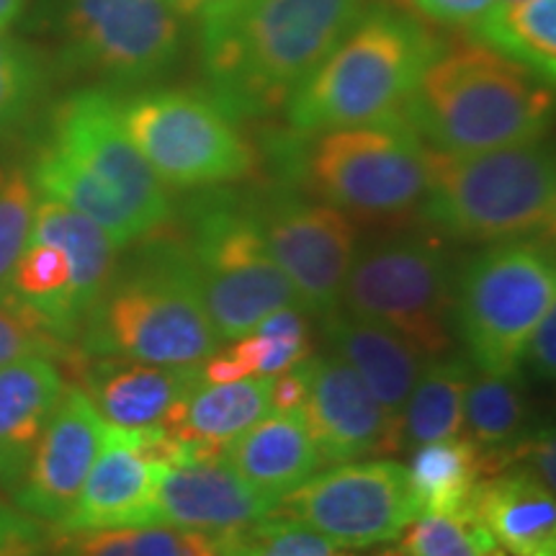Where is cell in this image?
Returning a JSON list of instances; mask_svg holds the SVG:
<instances>
[{"label":"cell","instance_id":"obj_10","mask_svg":"<svg viewBox=\"0 0 556 556\" xmlns=\"http://www.w3.org/2000/svg\"><path fill=\"white\" fill-rule=\"evenodd\" d=\"M454 258L435 235H397L356 255L340 302L384 325L426 361L454 351Z\"/></svg>","mask_w":556,"mask_h":556},{"label":"cell","instance_id":"obj_8","mask_svg":"<svg viewBox=\"0 0 556 556\" xmlns=\"http://www.w3.org/2000/svg\"><path fill=\"white\" fill-rule=\"evenodd\" d=\"M47 21L67 73L103 86H157L180 65L189 24L168 0H47Z\"/></svg>","mask_w":556,"mask_h":556},{"label":"cell","instance_id":"obj_42","mask_svg":"<svg viewBox=\"0 0 556 556\" xmlns=\"http://www.w3.org/2000/svg\"><path fill=\"white\" fill-rule=\"evenodd\" d=\"M26 0H0V29H9L24 11Z\"/></svg>","mask_w":556,"mask_h":556},{"label":"cell","instance_id":"obj_31","mask_svg":"<svg viewBox=\"0 0 556 556\" xmlns=\"http://www.w3.org/2000/svg\"><path fill=\"white\" fill-rule=\"evenodd\" d=\"M47 88V65L41 54L0 29V135L21 127Z\"/></svg>","mask_w":556,"mask_h":556},{"label":"cell","instance_id":"obj_23","mask_svg":"<svg viewBox=\"0 0 556 556\" xmlns=\"http://www.w3.org/2000/svg\"><path fill=\"white\" fill-rule=\"evenodd\" d=\"M471 513L505 552L516 556H556L554 492L523 471H497L477 486Z\"/></svg>","mask_w":556,"mask_h":556},{"label":"cell","instance_id":"obj_13","mask_svg":"<svg viewBox=\"0 0 556 556\" xmlns=\"http://www.w3.org/2000/svg\"><path fill=\"white\" fill-rule=\"evenodd\" d=\"M274 516L294 520L340 548L397 541L417 518L407 467L389 458L336 464L312 475L274 505Z\"/></svg>","mask_w":556,"mask_h":556},{"label":"cell","instance_id":"obj_4","mask_svg":"<svg viewBox=\"0 0 556 556\" xmlns=\"http://www.w3.org/2000/svg\"><path fill=\"white\" fill-rule=\"evenodd\" d=\"M552 88L475 39L441 45L417 78L402 119L441 152L536 142L552 122Z\"/></svg>","mask_w":556,"mask_h":556},{"label":"cell","instance_id":"obj_25","mask_svg":"<svg viewBox=\"0 0 556 556\" xmlns=\"http://www.w3.org/2000/svg\"><path fill=\"white\" fill-rule=\"evenodd\" d=\"M486 477V456L467 435L422 443L407 467L409 495L417 516L471 513L477 486Z\"/></svg>","mask_w":556,"mask_h":556},{"label":"cell","instance_id":"obj_35","mask_svg":"<svg viewBox=\"0 0 556 556\" xmlns=\"http://www.w3.org/2000/svg\"><path fill=\"white\" fill-rule=\"evenodd\" d=\"M26 356H45L52 361H67V364H80L83 353H75L73 345L47 336L29 323L0 307V366Z\"/></svg>","mask_w":556,"mask_h":556},{"label":"cell","instance_id":"obj_43","mask_svg":"<svg viewBox=\"0 0 556 556\" xmlns=\"http://www.w3.org/2000/svg\"><path fill=\"white\" fill-rule=\"evenodd\" d=\"M332 556H336V554H332ZM340 556H345V554H340ZM377 556H407V554L402 552V548H387V552H381Z\"/></svg>","mask_w":556,"mask_h":556},{"label":"cell","instance_id":"obj_19","mask_svg":"<svg viewBox=\"0 0 556 556\" xmlns=\"http://www.w3.org/2000/svg\"><path fill=\"white\" fill-rule=\"evenodd\" d=\"M83 392L101 417L119 428L163 426V420L204 381L201 364L155 366L99 358L80 368Z\"/></svg>","mask_w":556,"mask_h":556},{"label":"cell","instance_id":"obj_6","mask_svg":"<svg viewBox=\"0 0 556 556\" xmlns=\"http://www.w3.org/2000/svg\"><path fill=\"white\" fill-rule=\"evenodd\" d=\"M420 217L469 242L552 238L556 168L544 139L482 152L428 148Z\"/></svg>","mask_w":556,"mask_h":556},{"label":"cell","instance_id":"obj_7","mask_svg":"<svg viewBox=\"0 0 556 556\" xmlns=\"http://www.w3.org/2000/svg\"><path fill=\"white\" fill-rule=\"evenodd\" d=\"M556 304L552 238L492 242L456 274L454 330L469 364L484 374H516L546 312Z\"/></svg>","mask_w":556,"mask_h":556},{"label":"cell","instance_id":"obj_27","mask_svg":"<svg viewBox=\"0 0 556 556\" xmlns=\"http://www.w3.org/2000/svg\"><path fill=\"white\" fill-rule=\"evenodd\" d=\"M29 238L54 242L65 250L70 263H73L78 299L86 315H90L106 291L111 276H114L116 253H119L114 240L86 214L75 212V208L50 197L37 199Z\"/></svg>","mask_w":556,"mask_h":556},{"label":"cell","instance_id":"obj_30","mask_svg":"<svg viewBox=\"0 0 556 556\" xmlns=\"http://www.w3.org/2000/svg\"><path fill=\"white\" fill-rule=\"evenodd\" d=\"M31 170L13 160H0V307L11 312V274L26 248L37 208Z\"/></svg>","mask_w":556,"mask_h":556},{"label":"cell","instance_id":"obj_20","mask_svg":"<svg viewBox=\"0 0 556 556\" xmlns=\"http://www.w3.org/2000/svg\"><path fill=\"white\" fill-rule=\"evenodd\" d=\"M323 325L332 353L366 381L389 420L402 430V413L409 392L428 361L394 330L351 315L348 309H332L323 315Z\"/></svg>","mask_w":556,"mask_h":556},{"label":"cell","instance_id":"obj_38","mask_svg":"<svg viewBox=\"0 0 556 556\" xmlns=\"http://www.w3.org/2000/svg\"><path fill=\"white\" fill-rule=\"evenodd\" d=\"M556 309L546 312V317L541 319L539 328L533 330V336L528 338V345L523 351V361L520 368L526 366V371L533 379L552 384L554 381V366H556Z\"/></svg>","mask_w":556,"mask_h":556},{"label":"cell","instance_id":"obj_1","mask_svg":"<svg viewBox=\"0 0 556 556\" xmlns=\"http://www.w3.org/2000/svg\"><path fill=\"white\" fill-rule=\"evenodd\" d=\"M366 0H222L199 16L208 96L235 119L287 109Z\"/></svg>","mask_w":556,"mask_h":556},{"label":"cell","instance_id":"obj_41","mask_svg":"<svg viewBox=\"0 0 556 556\" xmlns=\"http://www.w3.org/2000/svg\"><path fill=\"white\" fill-rule=\"evenodd\" d=\"M168 3L178 13H184L186 18H191V16H201V13L212 9V5L222 3V0H168Z\"/></svg>","mask_w":556,"mask_h":556},{"label":"cell","instance_id":"obj_12","mask_svg":"<svg viewBox=\"0 0 556 556\" xmlns=\"http://www.w3.org/2000/svg\"><path fill=\"white\" fill-rule=\"evenodd\" d=\"M304 178L348 217H405L426 199L428 144L405 119L323 131L304 152Z\"/></svg>","mask_w":556,"mask_h":556},{"label":"cell","instance_id":"obj_28","mask_svg":"<svg viewBox=\"0 0 556 556\" xmlns=\"http://www.w3.org/2000/svg\"><path fill=\"white\" fill-rule=\"evenodd\" d=\"M475 366L464 356L433 358L422 366L413 392L402 413V441L407 446L443 441L462 435L464 430V400Z\"/></svg>","mask_w":556,"mask_h":556},{"label":"cell","instance_id":"obj_21","mask_svg":"<svg viewBox=\"0 0 556 556\" xmlns=\"http://www.w3.org/2000/svg\"><path fill=\"white\" fill-rule=\"evenodd\" d=\"M65 381L58 361L26 356L0 366V486L11 495L24 482Z\"/></svg>","mask_w":556,"mask_h":556},{"label":"cell","instance_id":"obj_33","mask_svg":"<svg viewBox=\"0 0 556 556\" xmlns=\"http://www.w3.org/2000/svg\"><path fill=\"white\" fill-rule=\"evenodd\" d=\"M54 556H180V531L165 526L109 528L52 536Z\"/></svg>","mask_w":556,"mask_h":556},{"label":"cell","instance_id":"obj_14","mask_svg":"<svg viewBox=\"0 0 556 556\" xmlns=\"http://www.w3.org/2000/svg\"><path fill=\"white\" fill-rule=\"evenodd\" d=\"M248 199L268 255L296 289L302 307L315 315L338 309L358 255V232L351 217L287 186Z\"/></svg>","mask_w":556,"mask_h":556},{"label":"cell","instance_id":"obj_24","mask_svg":"<svg viewBox=\"0 0 556 556\" xmlns=\"http://www.w3.org/2000/svg\"><path fill=\"white\" fill-rule=\"evenodd\" d=\"M274 377H248L201 384L163 420V428L186 446L225 448L242 430L270 413Z\"/></svg>","mask_w":556,"mask_h":556},{"label":"cell","instance_id":"obj_17","mask_svg":"<svg viewBox=\"0 0 556 556\" xmlns=\"http://www.w3.org/2000/svg\"><path fill=\"white\" fill-rule=\"evenodd\" d=\"M270 510L274 503L232 469L225 448L191 446L184 458L160 467L155 492L157 526L225 533L258 523Z\"/></svg>","mask_w":556,"mask_h":556},{"label":"cell","instance_id":"obj_36","mask_svg":"<svg viewBox=\"0 0 556 556\" xmlns=\"http://www.w3.org/2000/svg\"><path fill=\"white\" fill-rule=\"evenodd\" d=\"M52 546V531L18 507L0 505V556H45Z\"/></svg>","mask_w":556,"mask_h":556},{"label":"cell","instance_id":"obj_11","mask_svg":"<svg viewBox=\"0 0 556 556\" xmlns=\"http://www.w3.org/2000/svg\"><path fill=\"white\" fill-rule=\"evenodd\" d=\"M119 116L165 189H217L255 173V152L235 116L201 90H131L119 101Z\"/></svg>","mask_w":556,"mask_h":556},{"label":"cell","instance_id":"obj_34","mask_svg":"<svg viewBox=\"0 0 556 556\" xmlns=\"http://www.w3.org/2000/svg\"><path fill=\"white\" fill-rule=\"evenodd\" d=\"M255 556H332L336 546L294 520L268 513L258 523L235 531Z\"/></svg>","mask_w":556,"mask_h":556},{"label":"cell","instance_id":"obj_29","mask_svg":"<svg viewBox=\"0 0 556 556\" xmlns=\"http://www.w3.org/2000/svg\"><path fill=\"white\" fill-rule=\"evenodd\" d=\"M528 400L520 371L484 374L471 377L467 400H464V430L467 438L484 451V456L505 451L526 433Z\"/></svg>","mask_w":556,"mask_h":556},{"label":"cell","instance_id":"obj_22","mask_svg":"<svg viewBox=\"0 0 556 556\" xmlns=\"http://www.w3.org/2000/svg\"><path fill=\"white\" fill-rule=\"evenodd\" d=\"M225 458L274 505L323 467L302 409H274L263 415L227 443Z\"/></svg>","mask_w":556,"mask_h":556},{"label":"cell","instance_id":"obj_39","mask_svg":"<svg viewBox=\"0 0 556 556\" xmlns=\"http://www.w3.org/2000/svg\"><path fill=\"white\" fill-rule=\"evenodd\" d=\"M276 377L270 381V409H302L307 397V358Z\"/></svg>","mask_w":556,"mask_h":556},{"label":"cell","instance_id":"obj_32","mask_svg":"<svg viewBox=\"0 0 556 556\" xmlns=\"http://www.w3.org/2000/svg\"><path fill=\"white\" fill-rule=\"evenodd\" d=\"M407 556H507L475 513L464 516H417L402 531Z\"/></svg>","mask_w":556,"mask_h":556},{"label":"cell","instance_id":"obj_15","mask_svg":"<svg viewBox=\"0 0 556 556\" xmlns=\"http://www.w3.org/2000/svg\"><path fill=\"white\" fill-rule=\"evenodd\" d=\"M302 415L323 467L405 451L400 426L389 420L366 381L336 353L307 358Z\"/></svg>","mask_w":556,"mask_h":556},{"label":"cell","instance_id":"obj_18","mask_svg":"<svg viewBox=\"0 0 556 556\" xmlns=\"http://www.w3.org/2000/svg\"><path fill=\"white\" fill-rule=\"evenodd\" d=\"M163 464L148 451L144 428L106 422L99 454L73 510L58 533L109 531V528L157 526L155 492Z\"/></svg>","mask_w":556,"mask_h":556},{"label":"cell","instance_id":"obj_2","mask_svg":"<svg viewBox=\"0 0 556 556\" xmlns=\"http://www.w3.org/2000/svg\"><path fill=\"white\" fill-rule=\"evenodd\" d=\"M31 180L39 197L86 214L119 250L173 217L168 189L135 148L109 90H75L54 106Z\"/></svg>","mask_w":556,"mask_h":556},{"label":"cell","instance_id":"obj_9","mask_svg":"<svg viewBox=\"0 0 556 556\" xmlns=\"http://www.w3.org/2000/svg\"><path fill=\"white\" fill-rule=\"evenodd\" d=\"M189 227L186 242L219 340H238L274 312L302 307L296 289L268 255L248 197L206 193L193 201Z\"/></svg>","mask_w":556,"mask_h":556},{"label":"cell","instance_id":"obj_26","mask_svg":"<svg viewBox=\"0 0 556 556\" xmlns=\"http://www.w3.org/2000/svg\"><path fill=\"white\" fill-rule=\"evenodd\" d=\"M469 39L526 67L544 83L556 78V0H500L469 26Z\"/></svg>","mask_w":556,"mask_h":556},{"label":"cell","instance_id":"obj_16","mask_svg":"<svg viewBox=\"0 0 556 556\" xmlns=\"http://www.w3.org/2000/svg\"><path fill=\"white\" fill-rule=\"evenodd\" d=\"M103 430L106 420L88 394L80 387L62 389L24 482L13 495L18 510L58 528L80 495L101 448Z\"/></svg>","mask_w":556,"mask_h":556},{"label":"cell","instance_id":"obj_40","mask_svg":"<svg viewBox=\"0 0 556 556\" xmlns=\"http://www.w3.org/2000/svg\"><path fill=\"white\" fill-rule=\"evenodd\" d=\"M180 556H219L212 533L180 531Z\"/></svg>","mask_w":556,"mask_h":556},{"label":"cell","instance_id":"obj_3","mask_svg":"<svg viewBox=\"0 0 556 556\" xmlns=\"http://www.w3.org/2000/svg\"><path fill=\"white\" fill-rule=\"evenodd\" d=\"M157 232L137 240L127 266L114 268L83 328V356L189 366L217 351L189 242Z\"/></svg>","mask_w":556,"mask_h":556},{"label":"cell","instance_id":"obj_37","mask_svg":"<svg viewBox=\"0 0 556 556\" xmlns=\"http://www.w3.org/2000/svg\"><path fill=\"white\" fill-rule=\"evenodd\" d=\"M420 18L433 21L454 29H469L479 18L486 16L500 0H407Z\"/></svg>","mask_w":556,"mask_h":556},{"label":"cell","instance_id":"obj_5","mask_svg":"<svg viewBox=\"0 0 556 556\" xmlns=\"http://www.w3.org/2000/svg\"><path fill=\"white\" fill-rule=\"evenodd\" d=\"M420 18L389 5H366L287 103L302 137L402 119L417 78L441 50Z\"/></svg>","mask_w":556,"mask_h":556}]
</instances>
